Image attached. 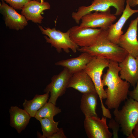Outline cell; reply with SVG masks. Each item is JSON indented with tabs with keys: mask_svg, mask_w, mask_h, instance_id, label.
<instances>
[{
	"mask_svg": "<svg viewBox=\"0 0 138 138\" xmlns=\"http://www.w3.org/2000/svg\"><path fill=\"white\" fill-rule=\"evenodd\" d=\"M49 94L45 93L42 95L36 94L31 100H25L23 106L31 117H34L37 111L47 102Z\"/></svg>",
	"mask_w": 138,
	"mask_h": 138,
	"instance_id": "20",
	"label": "cell"
},
{
	"mask_svg": "<svg viewBox=\"0 0 138 138\" xmlns=\"http://www.w3.org/2000/svg\"><path fill=\"white\" fill-rule=\"evenodd\" d=\"M84 126L89 138H111L113 135L109 130L107 118L97 117H85Z\"/></svg>",
	"mask_w": 138,
	"mask_h": 138,
	"instance_id": "10",
	"label": "cell"
},
{
	"mask_svg": "<svg viewBox=\"0 0 138 138\" xmlns=\"http://www.w3.org/2000/svg\"><path fill=\"white\" fill-rule=\"evenodd\" d=\"M9 112L10 125L14 128L18 133H20L28 124L31 117L25 110L17 106H11Z\"/></svg>",
	"mask_w": 138,
	"mask_h": 138,
	"instance_id": "18",
	"label": "cell"
},
{
	"mask_svg": "<svg viewBox=\"0 0 138 138\" xmlns=\"http://www.w3.org/2000/svg\"><path fill=\"white\" fill-rule=\"evenodd\" d=\"M38 2H41V1H45V0H36Z\"/></svg>",
	"mask_w": 138,
	"mask_h": 138,
	"instance_id": "29",
	"label": "cell"
},
{
	"mask_svg": "<svg viewBox=\"0 0 138 138\" xmlns=\"http://www.w3.org/2000/svg\"><path fill=\"white\" fill-rule=\"evenodd\" d=\"M132 134L134 138H138V122L133 129Z\"/></svg>",
	"mask_w": 138,
	"mask_h": 138,
	"instance_id": "27",
	"label": "cell"
},
{
	"mask_svg": "<svg viewBox=\"0 0 138 138\" xmlns=\"http://www.w3.org/2000/svg\"><path fill=\"white\" fill-rule=\"evenodd\" d=\"M113 114L123 134L128 138H134L132 132L138 122V102L131 98L128 99L122 109H115Z\"/></svg>",
	"mask_w": 138,
	"mask_h": 138,
	"instance_id": "3",
	"label": "cell"
},
{
	"mask_svg": "<svg viewBox=\"0 0 138 138\" xmlns=\"http://www.w3.org/2000/svg\"><path fill=\"white\" fill-rule=\"evenodd\" d=\"M38 27L42 34L46 36H44L46 42L50 43L51 47L55 48L58 53H61L62 49L66 53L70 52V49L74 53L78 50L79 47L71 39L69 30L63 32L56 30L55 27L51 29L49 27L43 28L40 25Z\"/></svg>",
	"mask_w": 138,
	"mask_h": 138,
	"instance_id": "5",
	"label": "cell"
},
{
	"mask_svg": "<svg viewBox=\"0 0 138 138\" xmlns=\"http://www.w3.org/2000/svg\"><path fill=\"white\" fill-rule=\"evenodd\" d=\"M69 30L72 40L79 47H86L94 43L103 29L83 27L79 25L74 26Z\"/></svg>",
	"mask_w": 138,
	"mask_h": 138,
	"instance_id": "9",
	"label": "cell"
},
{
	"mask_svg": "<svg viewBox=\"0 0 138 138\" xmlns=\"http://www.w3.org/2000/svg\"><path fill=\"white\" fill-rule=\"evenodd\" d=\"M50 8V5L47 2L31 0L23 7L21 14L25 17L27 21L30 20L34 23L41 24L44 18L41 14L43 11Z\"/></svg>",
	"mask_w": 138,
	"mask_h": 138,
	"instance_id": "14",
	"label": "cell"
},
{
	"mask_svg": "<svg viewBox=\"0 0 138 138\" xmlns=\"http://www.w3.org/2000/svg\"><path fill=\"white\" fill-rule=\"evenodd\" d=\"M63 129L60 128L59 130L56 133L53 134L50 138H66Z\"/></svg>",
	"mask_w": 138,
	"mask_h": 138,
	"instance_id": "26",
	"label": "cell"
},
{
	"mask_svg": "<svg viewBox=\"0 0 138 138\" xmlns=\"http://www.w3.org/2000/svg\"><path fill=\"white\" fill-rule=\"evenodd\" d=\"M108 125L109 128L111 129L113 131V137L118 138V133L120 127L119 124L114 119L111 118L110 119Z\"/></svg>",
	"mask_w": 138,
	"mask_h": 138,
	"instance_id": "24",
	"label": "cell"
},
{
	"mask_svg": "<svg viewBox=\"0 0 138 138\" xmlns=\"http://www.w3.org/2000/svg\"><path fill=\"white\" fill-rule=\"evenodd\" d=\"M128 95L131 98L138 102V80L134 89L131 91H129Z\"/></svg>",
	"mask_w": 138,
	"mask_h": 138,
	"instance_id": "25",
	"label": "cell"
},
{
	"mask_svg": "<svg viewBox=\"0 0 138 138\" xmlns=\"http://www.w3.org/2000/svg\"><path fill=\"white\" fill-rule=\"evenodd\" d=\"M73 88L83 94L97 92L92 80L84 70L72 74L67 86V88Z\"/></svg>",
	"mask_w": 138,
	"mask_h": 138,
	"instance_id": "15",
	"label": "cell"
},
{
	"mask_svg": "<svg viewBox=\"0 0 138 138\" xmlns=\"http://www.w3.org/2000/svg\"><path fill=\"white\" fill-rule=\"evenodd\" d=\"M8 3L10 6L16 10H22L25 5L31 0H1Z\"/></svg>",
	"mask_w": 138,
	"mask_h": 138,
	"instance_id": "23",
	"label": "cell"
},
{
	"mask_svg": "<svg viewBox=\"0 0 138 138\" xmlns=\"http://www.w3.org/2000/svg\"><path fill=\"white\" fill-rule=\"evenodd\" d=\"M126 0H94L91 4L88 6H83L79 7L76 12H73L72 17L77 24H79L82 17L93 11L104 12L113 7L116 9L114 14L119 16L122 13L125 8Z\"/></svg>",
	"mask_w": 138,
	"mask_h": 138,
	"instance_id": "6",
	"label": "cell"
},
{
	"mask_svg": "<svg viewBox=\"0 0 138 138\" xmlns=\"http://www.w3.org/2000/svg\"><path fill=\"white\" fill-rule=\"evenodd\" d=\"M72 75L68 69L64 67L58 74L54 75L52 77L51 82L44 90V93H50V97L48 102L56 105L58 97L65 94Z\"/></svg>",
	"mask_w": 138,
	"mask_h": 138,
	"instance_id": "7",
	"label": "cell"
},
{
	"mask_svg": "<svg viewBox=\"0 0 138 138\" xmlns=\"http://www.w3.org/2000/svg\"><path fill=\"white\" fill-rule=\"evenodd\" d=\"M138 16L131 21L126 31L120 37L118 44L128 54L135 57L138 56Z\"/></svg>",
	"mask_w": 138,
	"mask_h": 138,
	"instance_id": "11",
	"label": "cell"
},
{
	"mask_svg": "<svg viewBox=\"0 0 138 138\" xmlns=\"http://www.w3.org/2000/svg\"><path fill=\"white\" fill-rule=\"evenodd\" d=\"M131 7H134L138 5V0H126Z\"/></svg>",
	"mask_w": 138,
	"mask_h": 138,
	"instance_id": "28",
	"label": "cell"
},
{
	"mask_svg": "<svg viewBox=\"0 0 138 138\" xmlns=\"http://www.w3.org/2000/svg\"><path fill=\"white\" fill-rule=\"evenodd\" d=\"M0 12L3 16L6 26L10 29L17 31L22 30L28 24L24 16L19 14L4 1L0 3Z\"/></svg>",
	"mask_w": 138,
	"mask_h": 138,
	"instance_id": "13",
	"label": "cell"
},
{
	"mask_svg": "<svg viewBox=\"0 0 138 138\" xmlns=\"http://www.w3.org/2000/svg\"><path fill=\"white\" fill-rule=\"evenodd\" d=\"M108 68L102 77L103 86L107 95L105 104L108 109H118L121 103L127 100L130 84L121 79L119 73L120 68L119 63L110 61Z\"/></svg>",
	"mask_w": 138,
	"mask_h": 138,
	"instance_id": "1",
	"label": "cell"
},
{
	"mask_svg": "<svg viewBox=\"0 0 138 138\" xmlns=\"http://www.w3.org/2000/svg\"><path fill=\"white\" fill-rule=\"evenodd\" d=\"M110 60L100 56H94L87 64L84 70L92 80L101 103L102 112H107L108 109L106 108L103 103L102 99L106 98L107 95L103 88L101 77L103 72L105 68L109 66Z\"/></svg>",
	"mask_w": 138,
	"mask_h": 138,
	"instance_id": "4",
	"label": "cell"
},
{
	"mask_svg": "<svg viewBox=\"0 0 138 138\" xmlns=\"http://www.w3.org/2000/svg\"><path fill=\"white\" fill-rule=\"evenodd\" d=\"M110 12V8L104 12L95 11L88 13L82 17L80 26L83 27L99 28L108 30L117 18L116 16L111 14Z\"/></svg>",
	"mask_w": 138,
	"mask_h": 138,
	"instance_id": "8",
	"label": "cell"
},
{
	"mask_svg": "<svg viewBox=\"0 0 138 138\" xmlns=\"http://www.w3.org/2000/svg\"><path fill=\"white\" fill-rule=\"evenodd\" d=\"M40 122L41 126L43 135L37 133L38 137L42 138H50L54 134L59 130L57 126L59 121L55 122L53 119L43 118L37 120Z\"/></svg>",
	"mask_w": 138,
	"mask_h": 138,
	"instance_id": "21",
	"label": "cell"
},
{
	"mask_svg": "<svg viewBox=\"0 0 138 138\" xmlns=\"http://www.w3.org/2000/svg\"><path fill=\"white\" fill-rule=\"evenodd\" d=\"M122 14L118 20L112 24L108 30V38L112 42L118 44L119 39L123 34L122 28L128 19L134 14L138 13V9H131L128 1Z\"/></svg>",
	"mask_w": 138,
	"mask_h": 138,
	"instance_id": "16",
	"label": "cell"
},
{
	"mask_svg": "<svg viewBox=\"0 0 138 138\" xmlns=\"http://www.w3.org/2000/svg\"><path fill=\"white\" fill-rule=\"evenodd\" d=\"M119 65L121 78L135 88L138 80V56L135 57L128 54Z\"/></svg>",
	"mask_w": 138,
	"mask_h": 138,
	"instance_id": "12",
	"label": "cell"
},
{
	"mask_svg": "<svg viewBox=\"0 0 138 138\" xmlns=\"http://www.w3.org/2000/svg\"><path fill=\"white\" fill-rule=\"evenodd\" d=\"M94 56L88 53L82 52L78 57L60 61L56 62L55 65L67 68L72 74L84 70Z\"/></svg>",
	"mask_w": 138,
	"mask_h": 138,
	"instance_id": "17",
	"label": "cell"
},
{
	"mask_svg": "<svg viewBox=\"0 0 138 138\" xmlns=\"http://www.w3.org/2000/svg\"><path fill=\"white\" fill-rule=\"evenodd\" d=\"M52 103L47 102L37 111L34 117L37 120L43 118L53 119L55 116L61 112V109Z\"/></svg>",
	"mask_w": 138,
	"mask_h": 138,
	"instance_id": "22",
	"label": "cell"
},
{
	"mask_svg": "<svg viewBox=\"0 0 138 138\" xmlns=\"http://www.w3.org/2000/svg\"><path fill=\"white\" fill-rule=\"evenodd\" d=\"M108 30L103 29L92 45L79 48L77 50L82 53H88L93 56L102 57L118 63L122 62L128 53L118 44L110 41L108 38Z\"/></svg>",
	"mask_w": 138,
	"mask_h": 138,
	"instance_id": "2",
	"label": "cell"
},
{
	"mask_svg": "<svg viewBox=\"0 0 138 138\" xmlns=\"http://www.w3.org/2000/svg\"><path fill=\"white\" fill-rule=\"evenodd\" d=\"M98 96L96 92L83 94L80 102V108L85 117H97L96 111Z\"/></svg>",
	"mask_w": 138,
	"mask_h": 138,
	"instance_id": "19",
	"label": "cell"
}]
</instances>
